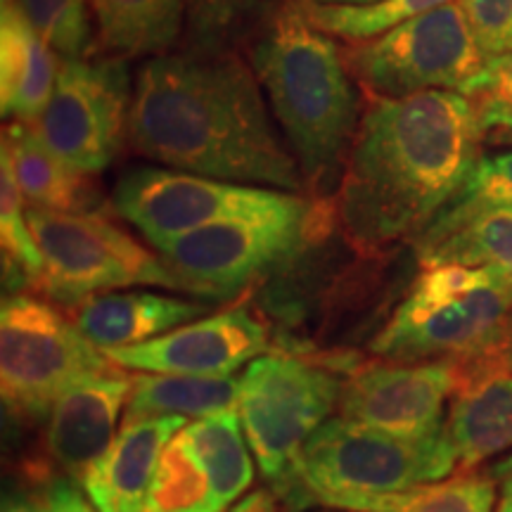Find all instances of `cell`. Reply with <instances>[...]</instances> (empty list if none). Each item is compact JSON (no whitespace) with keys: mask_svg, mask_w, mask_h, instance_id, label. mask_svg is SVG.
<instances>
[{"mask_svg":"<svg viewBox=\"0 0 512 512\" xmlns=\"http://www.w3.org/2000/svg\"><path fill=\"white\" fill-rule=\"evenodd\" d=\"M261 91L252 64L233 48L155 55L138 69L128 143L176 171L299 192L304 176Z\"/></svg>","mask_w":512,"mask_h":512,"instance_id":"cell-1","label":"cell"},{"mask_svg":"<svg viewBox=\"0 0 512 512\" xmlns=\"http://www.w3.org/2000/svg\"><path fill=\"white\" fill-rule=\"evenodd\" d=\"M484 136L463 93L370 95L337 190L349 238L361 247L418 238L475 174Z\"/></svg>","mask_w":512,"mask_h":512,"instance_id":"cell-2","label":"cell"},{"mask_svg":"<svg viewBox=\"0 0 512 512\" xmlns=\"http://www.w3.org/2000/svg\"><path fill=\"white\" fill-rule=\"evenodd\" d=\"M247 60L304 183L318 195L339 188L363 112L342 48L313 27L299 0H280L249 36Z\"/></svg>","mask_w":512,"mask_h":512,"instance_id":"cell-3","label":"cell"},{"mask_svg":"<svg viewBox=\"0 0 512 512\" xmlns=\"http://www.w3.org/2000/svg\"><path fill=\"white\" fill-rule=\"evenodd\" d=\"M458 470V458L444 432L411 441L344 418L313 432L285 482L299 508L318 503L347 512H375L389 496Z\"/></svg>","mask_w":512,"mask_h":512,"instance_id":"cell-4","label":"cell"},{"mask_svg":"<svg viewBox=\"0 0 512 512\" xmlns=\"http://www.w3.org/2000/svg\"><path fill=\"white\" fill-rule=\"evenodd\" d=\"M320 209L297 192L249 214L223 219L164 242L157 252L181 275L190 294L228 299L302 252L320 226Z\"/></svg>","mask_w":512,"mask_h":512,"instance_id":"cell-5","label":"cell"},{"mask_svg":"<svg viewBox=\"0 0 512 512\" xmlns=\"http://www.w3.org/2000/svg\"><path fill=\"white\" fill-rule=\"evenodd\" d=\"M29 226L46 264L38 290L60 306L74 309L95 294L133 285L188 292L162 254L150 252L98 211L62 214L29 207Z\"/></svg>","mask_w":512,"mask_h":512,"instance_id":"cell-6","label":"cell"},{"mask_svg":"<svg viewBox=\"0 0 512 512\" xmlns=\"http://www.w3.org/2000/svg\"><path fill=\"white\" fill-rule=\"evenodd\" d=\"M339 366L290 351H266L249 363L240 380L238 413L266 479L285 482L306 441L339 406Z\"/></svg>","mask_w":512,"mask_h":512,"instance_id":"cell-7","label":"cell"},{"mask_svg":"<svg viewBox=\"0 0 512 512\" xmlns=\"http://www.w3.org/2000/svg\"><path fill=\"white\" fill-rule=\"evenodd\" d=\"M344 64L368 95L406 98L425 91L467 93L486 62L460 0L368 41L342 48Z\"/></svg>","mask_w":512,"mask_h":512,"instance_id":"cell-8","label":"cell"},{"mask_svg":"<svg viewBox=\"0 0 512 512\" xmlns=\"http://www.w3.org/2000/svg\"><path fill=\"white\" fill-rule=\"evenodd\" d=\"M110 366L105 351L53 304L24 292L3 299L0 392L15 420L48 418L72 384Z\"/></svg>","mask_w":512,"mask_h":512,"instance_id":"cell-9","label":"cell"},{"mask_svg":"<svg viewBox=\"0 0 512 512\" xmlns=\"http://www.w3.org/2000/svg\"><path fill=\"white\" fill-rule=\"evenodd\" d=\"M131 102L124 57H62L55 91L29 126L57 157L93 176L114 162L128 140Z\"/></svg>","mask_w":512,"mask_h":512,"instance_id":"cell-10","label":"cell"},{"mask_svg":"<svg viewBox=\"0 0 512 512\" xmlns=\"http://www.w3.org/2000/svg\"><path fill=\"white\" fill-rule=\"evenodd\" d=\"M510 311L512 285L501 275L444 302H430L408 292L370 342V351L392 363L434 361L465 366L494 347Z\"/></svg>","mask_w":512,"mask_h":512,"instance_id":"cell-11","label":"cell"},{"mask_svg":"<svg viewBox=\"0 0 512 512\" xmlns=\"http://www.w3.org/2000/svg\"><path fill=\"white\" fill-rule=\"evenodd\" d=\"M278 195V190L216 181L188 171L133 169L117 181L112 207L157 249L190 230L264 209Z\"/></svg>","mask_w":512,"mask_h":512,"instance_id":"cell-12","label":"cell"},{"mask_svg":"<svg viewBox=\"0 0 512 512\" xmlns=\"http://www.w3.org/2000/svg\"><path fill=\"white\" fill-rule=\"evenodd\" d=\"M456 392L451 363H370L344 380L337 411L344 420L422 441L444 432L446 401Z\"/></svg>","mask_w":512,"mask_h":512,"instance_id":"cell-13","label":"cell"},{"mask_svg":"<svg viewBox=\"0 0 512 512\" xmlns=\"http://www.w3.org/2000/svg\"><path fill=\"white\" fill-rule=\"evenodd\" d=\"M266 351L268 328L240 306L197 318L136 347L107 349L105 356L121 368L143 373L230 377Z\"/></svg>","mask_w":512,"mask_h":512,"instance_id":"cell-14","label":"cell"},{"mask_svg":"<svg viewBox=\"0 0 512 512\" xmlns=\"http://www.w3.org/2000/svg\"><path fill=\"white\" fill-rule=\"evenodd\" d=\"M131 389L133 377L112 363L72 384L55 401L48 415L46 451L69 479L81 484L95 460L110 448Z\"/></svg>","mask_w":512,"mask_h":512,"instance_id":"cell-15","label":"cell"},{"mask_svg":"<svg viewBox=\"0 0 512 512\" xmlns=\"http://www.w3.org/2000/svg\"><path fill=\"white\" fill-rule=\"evenodd\" d=\"M178 415L121 425L117 437L83 477V491L98 512H145L150 484L166 444L185 427Z\"/></svg>","mask_w":512,"mask_h":512,"instance_id":"cell-16","label":"cell"},{"mask_svg":"<svg viewBox=\"0 0 512 512\" xmlns=\"http://www.w3.org/2000/svg\"><path fill=\"white\" fill-rule=\"evenodd\" d=\"M211 306L157 292H105L74 306V323L95 347L121 349L150 342L207 316Z\"/></svg>","mask_w":512,"mask_h":512,"instance_id":"cell-17","label":"cell"},{"mask_svg":"<svg viewBox=\"0 0 512 512\" xmlns=\"http://www.w3.org/2000/svg\"><path fill=\"white\" fill-rule=\"evenodd\" d=\"M55 48L34 29L19 0L0 15V107L3 117L34 124L55 91L60 74Z\"/></svg>","mask_w":512,"mask_h":512,"instance_id":"cell-18","label":"cell"},{"mask_svg":"<svg viewBox=\"0 0 512 512\" xmlns=\"http://www.w3.org/2000/svg\"><path fill=\"white\" fill-rule=\"evenodd\" d=\"M0 157L10 162L29 207L62 211V214H88L102 202L91 174H83L57 157L24 121H12L3 128Z\"/></svg>","mask_w":512,"mask_h":512,"instance_id":"cell-19","label":"cell"},{"mask_svg":"<svg viewBox=\"0 0 512 512\" xmlns=\"http://www.w3.org/2000/svg\"><path fill=\"white\" fill-rule=\"evenodd\" d=\"M446 437L458 458L456 472H472L512 446V375H484L453 394Z\"/></svg>","mask_w":512,"mask_h":512,"instance_id":"cell-20","label":"cell"},{"mask_svg":"<svg viewBox=\"0 0 512 512\" xmlns=\"http://www.w3.org/2000/svg\"><path fill=\"white\" fill-rule=\"evenodd\" d=\"M415 252L422 268L441 264L489 268L512 285V214L482 211L463 219L437 216L415 238Z\"/></svg>","mask_w":512,"mask_h":512,"instance_id":"cell-21","label":"cell"},{"mask_svg":"<svg viewBox=\"0 0 512 512\" xmlns=\"http://www.w3.org/2000/svg\"><path fill=\"white\" fill-rule=\"evenodd\" d=\"M98 36L114 55H164L185 24L183 0H91Z\"/></svg>","mask_w":512,"mask_h":512,"instance_id":"cell-22","label":"cell"},{"mask_svg":"<svg viewBox=\"0 0 512 512\" xmlns=\"http://www.w3.org/2000/svg\"><path fill=\"white\" fill-rule=\"evenodd\" d=\"M240 382L233 377L200 375H138L124 408V425L147 418H207L238 411Z\"/></svg>","mask_w":512,"mask_h":512,"instance_id":"cell-23","label":"cell"},{"mask_svg":"<svg viewBox=\"0 0 512 512\" xmlns=\"http://www.w3.org/2000/svg\"><path fill=\"white\" fill-rule=\"evenodd\" d=\"M185 444L197 453L214 482L216 498L223 512L233 508L254 482L252 448L247 444L238 411H223L197 418L178 432Z\"/></svg>","mask_w":512,"mask_h":512,"instance_id":"cell-24","label":"cell"},{"mask_svg":"<svg viewBox=\"0 0 512 512\" xmlns=\"http://www.w3.org/2000/svg\"><path fill=\"white\" fill-rule=\"evenodd\" d=\"M145 512H223L209 470L178 434L159 458Z\"/></svg>","mask_w":512,"mask_h":512,"instance_id":"cell-25","label":"cell"},{"mask_svg":"<svg viewBox=\"0 0 512 512\" xmlns=\"http://www.w3.org/2000/svg\"><path fill=\"white\" fill-rule=\"evenodd\" d=\"M12 174L10 162L0 157V245H3V283L12 294L41 283L43 254L29 226V207Z\"/></svg>","mask_w":512,"mask_h":512,"instance_id":"cell-26","label":"cell"},{"mask_svg":"<svg viewBox=\"0 0 512 512\" xmlns=\"http://www.w3.org/2000/svg\"><path fill=\"white\" fill-rule=\"evenodd\" d=\"M448 3L453 0H380L373 5H318L299 0L313 27L347 43L368 41Z\"/></svg>","mask_w":512,"mask_h":512,"instance_id":"cell-27","label":"cell"},{"mask_svg":"<svg viewBox=\"0 0 512 512\" xmlns=\"http://www.w3.org/2000/svg\"><path fill=\"white\" fill-rule=\"evenodd\" d=\"M188 48H233L254 34L280 0H183Z\"/></svg>","mask_w":512,"mask_h":512,"instance_id":"cell-28","label":"cell"},{"mask_svg":"<svg viewBox=\"0 0 512 512\" xmlns=\"http://www.w3.org/2000/svg\"><path fill=\"white\" fill-rule=\"evenodd\" d=\"M496 482L482 472H456L437 484H420L389 496L375 512H491Z\"/></svg>","mask_w":512,"mask_h":512,"instance_id":"cell-29","label":"cell"},{"mask_svg":"<svg viewBox=\"0 0 512 512\" xmlns=\"http://www.w3.org/2000/svg\"><path fill=\"white\" fill-rule=\"evenodd\" d=\"M19 5L62 57H83L91 46L86 0H19Z\"/></svg>","mask_w":512,"mask_h":512,"instance_id":"cell-30","label":"cell"},{"mask_svg":"<svg viewBox=\"0 0 512 512\" xmlns=\"http://www.w3.org/2000/svg\"><path fill=\"white\" fill-rule=\"evenodd\" d=\"M482 211H510L512 214V152L484 157L463 192L439 216L463 219Z\"/></svg>","mask_w":512,"mask_h":512,"instance_id":"cell-31","label":"cell"},{"mask_svg":"<svg viewBox=\"0 0 512 512\" xmlns=\"http://www.w3.org/2000/svg\"><path fill=\"white\" fill-rule=\"evenodd\" d=\"M465 98L475 105L484 133L512 136V50L486 64Z\"/></svg>","mask_w":512,"mask_h":512,"instance_id":"cell-32","label":"cell"},{"mask_svg":"<svg viewBox=\"0 0 512 512\" xmlns=\"http://www.w3.org/2000/svg\"><path fill=\"white\" fill-rule=\"evenodd\" d=\"M460 5L486 62L512 50V0H460Z\"/></svg>","mask_w":512,"mask_h":512,"instance_id":"cell-33","label":"cell"},{"mask_svg":"<svg viewBox=\"0 0 512 512\" xmlns=\"http://www.w3.org/2000/svg\"><path fill=\"white\" fill-rule=\"evenodd\" d=\"M453 368L458 373V389L484 375H512V311L505 318V325L494 342V347L486 351L482 358H477V361Z\"/></svg>","mask_w":512,"mask_h":512,"instance_id":"cell-34","label":"cell"},{"mask_svg":"<svg viewBox=\"0 0 512 512\" xmlns=\"http://www.w3.org/2000/svg\"><path fill=\"white\" fill-rule=\"evenodd\" d=\"M48 512H98V508L81 494L74 479H55L46 489Z\"/></svg>","mask_w":512,"mask_h":512,"instance_id":"cell-35","label":"cell"},{"mask_svg":"<svg viewBox=\"0 0 512 512\" xmlns=\"http://www.w3.org/2000/svg\"><path fill=\"white\" fill-rule=\"evenodd\" d=\"M3 512H48L46 494L38 496L31 491H12L3 498Z\"/></svg>","mask_w":512,"mask_h":512,"instance_id":"cell-36","label":"cell"},{"mask_svg":"<svg viewBox=\"0 0 512 512\" xmlns=\"http://www.w3.org/2000/svg\"><path fill=\"white\" fill-rule=\"evenodd\" d=\"M275 510V501L268 491H256V494L247 496L245 501L238 503V508L228 510V512H273Z\"/></svg>","mask_w":512,"mask_h":512,"instance_id":"cell-37","label":"cell"},{"mask_svg":"<svg viewBox=\"0 0 512 512\" xmlns=\"http://www.w3.org/2000/svg\"><path fill=\"white\" fill-rule=\"evenodd\" d=\"M489 475L494 477L496 484L503 486V494H512V456L498 460V463L491 467Z\"/></svg>","mask_w":512,"mask_h":512,"instance_id":"cell-38","label":"cell"},{"mask_svg":"<svg viewBox=\"0 0 512 512\" xmlns=\"http://www.w3.org/2000/svg\"><path fill=\"white\" fill-rule=\"evenodd\" d=\"M304 3H318V5H373L380 0H304Z\"/></svg>","mask_w":512,"mask_h":512,"instance_id":"cell-39","label":"cell"},{"mask_svg":"<svg viewBox=\"0 0 512 512\" xmlns=\"http://www.w3.org/2000/svg\"><path fill=\"white\" fill-rule=\"evenodd\" d=\"M498 512H512V494H505L501 505H498Z\"/></svg>","mask_w":512,"mask_h":512,"instance_id":"cell-40","label":"cell"},{"mask_svg":"<svg viewBox=\"0 0 512 512\" xmlns=\"http://www.w3.org/2000/svg\"><path fill=\"white\" fill-rule=\"evenodd\" d=\"M3 3H12V0H3Z\"/></svg>","mask_w":512,"mask_h":512,"instance_id":"cell-41","label":"cell"},{"mask_svg":"<svg viewBox=\"0 0 512 512\" xmlns=\"http://www.w3.org/2000/svg\"><path fill=\"white\" fill-rule=\"evenodd\" d=\"M273 512H275V510H273Z\"/></svg>","mask_w":512,"mask_h":512,"instance_id":"cell-42","label":"cell"}]
</instances>
